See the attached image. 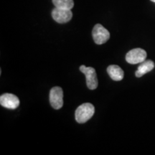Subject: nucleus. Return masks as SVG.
Returning a JSON list of instances; mask_svg holds the SVG:
<instances>
[{
    "instance_id": "obj_1",
    "label": "nucleus",
    "mask_w": 155,
    "mask_h": 155,
    "mask_svg": "<svg viewBox=\"0 0 155 155\" xmlns=\"http://www.w3.org/2000/svg\"><path fill=\"white\" fill-rule=\"evenodd\" d=\"M95 113V108L93 104L86 103L78 106L75 111V120L78 123L84 124L91 119Z\"/></svg>"
},
{
    "instance_id": "obj_2",
    "label": "nucleus",
    "mask_w": 155,
    "mask_h": 155,
    "mask_svg": "<svg viewBox=\"0 0 155 155\" xmlns=\"http://www.w3.org/2000/svg\"><path fill=\"white\" fill-rule=\"evenodd\" d=\"M80 71L86 75V84L90 90H95L98 85V78L96 70L91 67H86L85 65L80 66Z\"/></svg>"
},
{
    "instance_id": "obj_3",
    "label": "nucleus",
    "mask_w": 155,
    "mask_h": 155,
    "mask_svg": "<svg viewBox=\"0 0 155 155\" xmlns=\"http://www.w3.org/2000/svg\"><path fill=\"white\" fill-rule=\"evenodd\" d=\"M92 36L95 43L102 45L106 43L109 40V32L101 24H97L94 26L92 31Z\"/></svg>"
},
{
    "instance_id": "obj_4",
    "label": "nucleus",
    "mask_w": 155,
    "mask_h": 155,
    "mask_svg": "<svg viewBox=\"0 0 155 155\" xmlns=\"http://www.w3.org/2000/svg\"><path fill=\"white\" fill-rule=\"evenodd\" d=\"M147 52L141 48H135L128 52L126 55V61L130 64H137L144 62L147 58Z\"/></svg>"
},
{
    "instance_id": "obj_5",
    "label": "nucleus",
    "mask_w": 155,
    "mask_h": 155,
    "mask_svg": "<svg viewBox=\"0 0 155 155\" xmlns=\"http://www.w3.org/2000/svg\"><path fill=\"white\" fill-rule=\"evenodd\" d=\"M50 103L55 109H60L63 106V91L61 87H54L50 92Z\"/></svg>"
},
{
    "instance_id": "obj_6",
    "label": "nucleus",
    "mask_w": 155,
    "mask_h": 155,
    "mask_svg": "<svg viewBox=\"0 0 155 155\" xmlns=\"http://www.w3.org/2000/svg\"><path fill=\"white\" fill-rule=\"evenodd\" d=\"M52 17L53 19L58 23L63 24V23L68 22L73 17V13L71 9H62L55 7L52 11Z\"/></svg>"
},
{
    "instance_id": "obj_7",
    "label": "nucleus",
    "mask_w": 155,
    "mask_h": 155,
    "mask_svg": "<svg viewBox=\"0 0 155 155\" xmlns=\"http://www.w3.org/2000/svg\"><path fill=\"white\" fill-rule=\"evenodd\" d=\"M0 104L9 109H15L19 105V100L14 94H5L0 96Z\"/></svg>"
},
{
    "instance_id": "obj_8",
    "label": "nucleus",
    "mask_w": 155,
    "mask_h": 155,
    "mask_svg": "<svg viewBox=\"0 0 155 155\" xmlns=\"http://www.w3.org/2000/svg\"><path fill=\"white\" fill-rule=\"evenodd\" d=\"M107 73L112 80L115 81H121L124 76L123 70L119 65H109L107 68Z\"/></svg>"
},
{
    "instance_id": "obj_9",
    "label": "nucleus",
    "mask_w": 155,
    "mask_h": 155,
    "mask_svg": "<svg viewBox=\"0 0 155 155\" xmlns=\"http://www.w3.org/2000/svg\"><path fill=\"white\" fill-rule=\"evenodd\" d=\"M154 68V62L148 60V61H144L142 63H141L140 65L138 67V69L136 71L135 75L137 78H140L143 76L146 73L150 72Z\"/></svg>"
},
{
    "instance_id": "obj_10",
    "label": "nucleus",
    "mask_w": 155,
    "mask_h": 155,
    "mask_svg": "<svg viewBox=\"0 0 155 155\" xmlns=\"http://www.w3.org/2000/svg\"><path fill=\"white\" fill-rule=\"evenodd\" d=\"M53 3L55 7L62 9H71L74 6L73 0H53Z\"/></svg>"
},
{
    "instance_id": "obj_11",
    "label": "nucleus",
    "mask_w": 155,
    "mask_h": 155,
    "mask_svg": "<svg viewBox=\"0 0 155 155\" xmlns=\"http://www.w3.org/2000/svg\"><path fill=\"white\" fill-rule=\"evenodd\" d=\"M152 1H153V2H155V0H152Z\"/></svg>"
}]
</instances>
